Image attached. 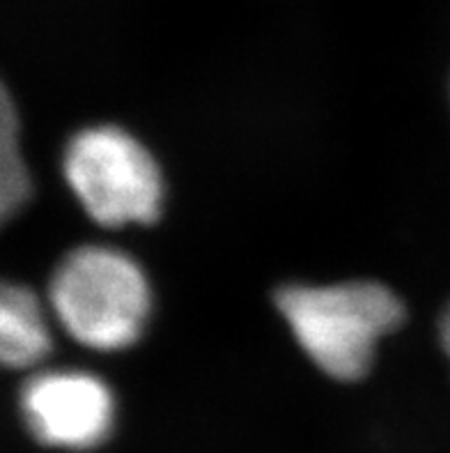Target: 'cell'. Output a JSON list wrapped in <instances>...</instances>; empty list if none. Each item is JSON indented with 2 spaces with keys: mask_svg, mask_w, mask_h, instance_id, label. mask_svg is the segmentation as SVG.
Segmentation results:
<instances>
[{
  "mask_svg": "<svg viewBox=\"0 0 450 453\" xmlns=\"http://www.w3.org/2000/svg\"><path fill=\"white\" fill-rule=\"evenodd\" d=\"M276 306L308 359L340 382L363 378L379 341L405 320V304L377 281L290 283L276 293Z\"/></svg>",
  "mask_w": 450,
  "mask_h": 453,
  "instance_id": "6da1fadb",
  "label": "cell"
},
{
  "mask_svg": "<svg viewBox=\"0 0 450 453\" xmlns=\"http://www.w3.org/2000/svg\"><path fill=\"white\" fill-rule=\"evenodd\" d=\"M53 320L88 350L118 352L136 343L152 313V286L136 258L106 244L65 253L46 293Z\"/></svg>",
  "mask_w": 450,
  "mask_h": 453,
  "instance_id": "7a4b0ae2",
  "label": "cell"
},
{
  "mask_svg": "<svg viewBox=\"0 0 450 453\" xmlns=\"http://www.w3.org/2000/svg\"><path fill=\"white\" fill-rule=\"evenodd\" d=\"M63 175L88 217L103 228L154 224L164 175L148 148L122 127L92 125L69 138Z\"/></svg>",
  "mask_w": 450,
  "mask_h": 453,
  "instance_id": "3957f363",
  "label": "cell"
},
{
  "mask_svg": "<svg viewBox=\"0 0 450 453\" xmlns=\"http://www.w3.org/2000/svg\"><path fill=\"white\" fill-rule=\"evenodd\" d=\"M23 426L44 447L90 451L115 426V396L99 375L79 368H40L19 394Z\"/></svg>",
  "mask_w": 450,
  "mask_h": 453,
  "instance_id": "277c9868",
  "label": "cell"
},
{
  "mask_svg": "<svg viewBox=\"0 0 450 453\" xmlns=\"http://www.w3.org/2000/svg\"><path fill=\"white\" fill-rule=\"evenodd\" d=\"M51 311L33 288L0 279V368L34 371L53 350Z\"/></svg>",
  "mask_w": 450,
  "mask_h": 453,
  "instance_id": "5b68a950",
  "label": "cell"
},
{
  "mask_svg": "<svg viewBox=\"0 0 450 453\" xmlns=\"http://www.w3.org/2000/svg\"><path fill=\"white\" fill-rule=\"evenodd\" d=\"M33 178L21 152V120L11 92L0 79V228L28 205Z\"/></svg>",
  "mask_w": 450,
  "mask_h": 453,
  "instance_id": "8992f818",
  "label": "cell"
},
{
  "mask_svg": "<svg viewBox=\"0 0 450 453\" xmlns=\"http://www.w3.org/2000/svg\"><path fill=\"white\" fill-rule=\"evenodd\" d=\"M439 339H441V348H444L446 357H448V359H450V304L446 306L444 316H441Z\"/></svg>",
  "mask_w": 450,
  "mask_h": 453,
  "instance_id": "52a82bcc",
  "label": "cell"
}]
</instances>
